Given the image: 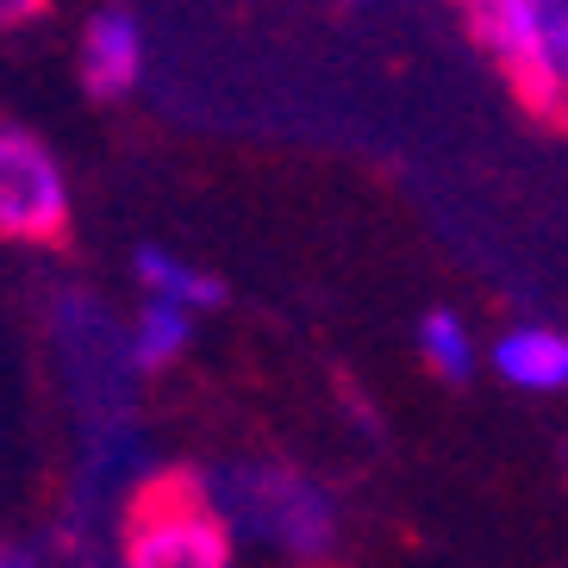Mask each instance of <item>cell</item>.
<instances>
[{"instance_id":"cell-1","label":"cell","mask_w":568,"mask_h":568,"mask_svg":"<svg viewBox=\"0 0 568 568\" xmlns=\"http://www.w3.org/2000/svg\"><path fill=\"white\" fill-rule=\"evenodd\" d=\"M468 19L518 94L568 119V0H468Z\"/></svg>"},{"instance_id":"cell-2","label":"cell","mask_w":568,"mask_h":568,"mask_svg":"<svg viewBox=\"0 0 568 568\" xmlns=\"http://www.w3.org/2000/svg\"><path fill=\"white\" fill-rule=\"evenodd\" d=\"M232 556V518L213 513L201 487H151L125 518L132 568H225Z\"/></svg>"},{"instance_id":"cell-3","label":"cell","mask_w":568,"mask_h":568,"mask_svg":"<svg viewBox=\"0 0 568 568\" xmlns=\"http://www.w3.org/2000/svg\"><path fill=\"white\" fill-rule=\"evenodd\" d=\"M69 175L51 144L13 119H0V237L7 244H63Z\"/></svg>"},{"instance_id":"cell-4","label":"cell","mask_w":568,"mask_h":568,"mask_svg":"<svg viewBox=\"0 0 568 568\" xmlns=\"http://www.w3.org/2000/svg\"><path fill=\"white\" fill-rule=\"evenodd\" d=\"M82 88L94 101H119L132 94L138 75H144V26H138L125 7H101V13L82 26Z\"/></svg>"},{"instance_id":"cell-5","label":"cell","mask_w":568,"mask_h":568,"mask_svg":"<svg viewBox=\"0 0 568 568\" xmlns=\"http://www.w3.org/2000/svg\"><path fill=\"white\" fill-rule=\"evenodd\" d=\"M487 363H494V375L506 387L562 394L568 387V332H556V325H513V332L494 337Z\"/></svg>"},{"instance_id":"cell-6","label":"cell","mask_w":568,"mask_h":568,"mask_svg":"<svg viewBox=\"0 0 568 568\" xmlns=\"http://www.w3.org/2000/svg\"><path fill=\"white\" fill-rule=\"evenodd\" d=\"M244 506L263 518L268 531H282V544H294V550L332 544V506L318 500L306 481H294V475H268L263 487H244Z\"/></svg>"},{"instance_id":"cell-7","label":"cell","mask_w":568,"mask_h":568,"mask_svg":"<svg viewBox=\"0 0 568 568\" xmlns=\"http://www.w3.org/2000/svg\"><path fill=\"white\" fill-rule=\"evenodd\" d=\"M132 275H138V287H144V294L182 301V306H194V313L225 306V282H219L213 268L187 263V256L163 251V244H138V251H132Z\"/></svg>"},{"instance_id":"cell-8","label":"cell","mask_w":568,"mask_h":568,"mask_svg":"<svg viewBox=\"0 0 568 568\" xmlns=\"http://www.w3.org/2000/svg\"><path fill=\"white\" fill-rule=\"evenodd\" d=\"M194 306L182 301H163V294H144V306H138L132 318V337H125V356H132V368H144V375H156V368H169L175 356L194 344Z\"/></svg>"},{"instance_id":"cell-9","label":"cell","mask_w":568,"mask_h":568,"mask_svg":"<svg viewBox=\"0 0 568 568\" xmlns=\"http://www.w3.org/2000/svg\"><path fill=\"white\" fill-rule=\"evenodd\" d=\"M418 356H425V368H432L437 382H468L475 363H481L475 332H468L450 306H432V313L418 318Z\"/></svg>"},{"instance_id":"cell-10","label":"cell","mask_w":568,"mask_h":568,"mask_svg":"<svg viewBox=\"0 0 568 568\" xmlns=\"http://www.w3.org/2000/svg\"><path fill=\"white\" fill-rule=\"evenodd\" d=\"M44 13V0H0V32L7 26H26V19H38Z\"/></svg>"}]
</instances>
